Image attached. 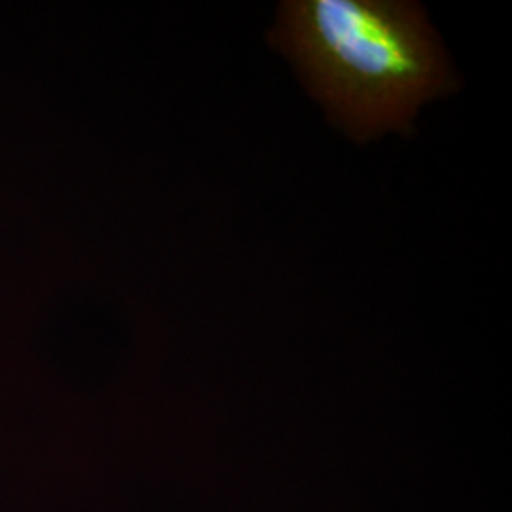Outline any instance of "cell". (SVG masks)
Returning a JSON list of instances; mask_svg holds the SVG:
<instances>
[{
  "label": "cell",
  "mask_w": 512,
  "mask_h": 512,
  "mask_svg": "<svg viewBox=\"0 0 512 512\" xmlns=\"http://www.w3.org/2000/svg\"><path fill=\"white\" fill-rule=\"evenodd\" d=\"M275 44L355 139L408 131L423 103L454 86L439 40L412 2H285Z\"/></svg>",
  "instance_id": "obj_1"
}]
</instances>
